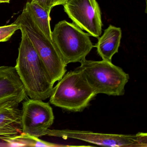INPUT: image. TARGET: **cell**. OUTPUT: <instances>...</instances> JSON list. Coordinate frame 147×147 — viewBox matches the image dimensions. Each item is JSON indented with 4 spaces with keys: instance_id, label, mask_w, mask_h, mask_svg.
Wrapping results in <instances>:
<instances>
[{
    "instance_id": "cell-14",
    "label": "cell",
    "mask_w": 147,
    "mask_h": 147,
    "mask_svg": "<svg viewBox=\"0 0 147 147\" xmlns=\"http://www.w3.org/2000/svg\"><path fill=\"white\" fill-rule=\"evenodd\" d=\"M20 29L19 25L13 23L11 24L0 26V42L8 41L15 32Z\"/></svg>"
},
{
    "instance_id": "cell-11",
    "label": "cell",
    "mask_w": 147,
    "mask_h": 147,
    "mask_svg": "<svg viewBox=\"0 0 147 147\" xmlns=\"http://www.w3.org/2000/svg\"><path fill=\"white\" fill-rule=\"evenodd\" d=\"M121 37L122 30L119 27L110 25L105 30L95 46L102 60L111 62L113 56L118 52Z\"/></svg>"
},
{
    "instance_id": "cell-9",
    "label": "cell",
    "mask_w": 147,
    "mask_h": 147,
    "mask_svg": "<svg viewBox=\"0 0 147 147\" xmlns=\"http://www.w3.org/2000/svg\"><path fill=\"white\" fill-rule=\"evenodd\" d=\"M27 96L15 67L0 66V105L13 100L20 104Z\"/></svg>"
},
{
    "instance_id": "cell-2",
    "label": "cell",
    "mask_w": 147,
    "mask_h": 147,
    "mask_svg": "<svg viewBox=\"0 0 147 147\" xmlns=\"http://www.w3.org/2000/svg\"><path fill=\"white\" fill-rule=\"evenodd\" d=\"M97 95L83 73L76 68L65 74L53 88L51 104L69 111L81 112Z\"/></svg>"
},
{
    "instance_id": "cell-10",
    "label": "cell",
    "mask_w": 147,
    "mask_h": 147,
    "mask_svg": "<svg viewBox=\"0 0 147 147\" xmlns=\"http://www.w3.org/2000/svg\"><path fill=\"white\" fill-rule=\"evenodd\" d=\"M19 104L13 100L0 105V136H12L22 133V110L19 108Z\"/></svg>"
},
{
    "instance_id": "cell-15",
    "label": "cell",
    "mask_w": 147,
    "mask_h": 147,
    "mask_svg": "<svg viewBox=\"0 0 147 147\" xmlns=\"http://www.w3.org/2000/svg\"><path fill=\"white\" fill-rule=\"evenodd\" d=\"M52 0H32V3H36L51 12L52 9Z\"/></svg>"
},
{
    "instance_id": "cell-8",
    "label": "cell",
    "mask_w": 147,
    "mask_h": 147,
    "mask_svg": "<svg viewBox=\"0 0 147 147\" xmlns=\"http://www.w3.org/2000/svg\"><path fill=\"white\" fill-rule=\"evenodd\" d=\"M53 110L49 103L29 99L24 101L22 109V132L39 138L45 136L53 124Z\"/></svg>"
},
{
    "instance_id": "cell-16",
    "label": "cell",
    "mask_w": 147,
    "mask_h": 147,
    "mask_svg": "<svg viewBox=\"0 0 147 147\" xmlns=\"http://www.w3.org/2000/svg\"><path fill=\"white\" fill-rule=\"evenodd\" d=\"M68 0H52V8L56 6L60 5H63Z\"/></svg>"
},
{
    "instance_id": "cell-4",
    "label": "cell",
    "mask_w": 147,
    "mask_h": 147,
    "mask_svg": "<svg viewBox=\"0 0 147 147\" xmlns=\"http://www.w3.org/2000/svg\"><path fill=\"white\" fill-rule=\"evenodd\" d=\"M13 24L24 29L53 83L60 80L66 74L67 64L54 43L45 36L25 7Z\"/></svg>"
},
{
    "instance_id": "cell-12",
    "label": "cell",
    "mask_w": 147,
    "mask_h": 147,
    "mask_svg": "<svg viewBox=\"0 0 147 147\" xmlns=\"http://www.w3.org/2000/svg\"><path fill=\"white\" fill-rule=\"evenodd\" d=\"M24 7L45 36L49 40L52 41V31L50 26V12L31 1H27Z\"/></svg>"
},
{
    "instance_id": "cell-13",
    "label": "cell",
    "mask_w": 147,
    "mask_h": 147,
    "mask_svg": "<svg viewBox=\"0 0 147 147\" xmlns=\"http://www.w3.org/2000/svg\"><path fill=\"white\" fill-rule=\"evenodd\" d=\"M0 139L4 141L9 146H32V147H66L69 145H61L43 141L38 138L29 134L22 133L12 136H0Z\"/></svg>"
},
{
    "instance_id": "cell-17",
    "label": "cell",
    "mask_w": 147,
    "mask_h": 147,
    "mask_svg": "<svg viewBox=\"0 0 147 147\" xmlns=\"http://www.w3.org/2000/svg\"><path fill=\"white\" fill-rule=\"evenodd\" d=\"M10 0H0V3H10Z\"/></svg>"
},
{
    "instance_id": "cell-1",
    "label": "cell",
    "mask_w": 147,
    "mask_h": 147,
    "mask_svg": "<svg viewBox=\"0 0 147 147\" xmlns=\"http://www.w3.org/2000/svg\"><path fill=\"white\" fill-rule=\"evenodd\" d=\"M15 67L30 99L44 100L50 97L54 88L45 67L24 29Z\"/></svg>"
},
{
    "instance_id": "cell-3",
    "label": "cell",
    "mask_w": 147,
    "mask_h": 147,
    "mask_svg": "<svg viewBox=\"0 0 147 147\" xmlns=\"http://www.w3.org/2000/svg\"><path fill=\"white\" fill-rule=\"evenodd\" d=\"M77 68L82 72L96 94H104L109 96H123L125 86L129 79V74L112 63L102 60L94 61L86 59Z\"/></svg>"
},
{
    "instance_id": "cell-5",
    "label": "cell",
    "mask_w": 147,
    "mask_h": 147,
    "mask_svg": "<svg viewBox=\"0 0 147 147\" xmlns=\"http://www.w3.org/2000/svg\"><path fill=\"white\" fill-rule=\"evenodd\" d=\"M88 33L74 23L60 21L51 33L52 42L66 64L80 62L94 46Z\"/></svg>"
},
{
    "instance_id": "cell-7",
    "label": "cell",
    "mask_w": 147,
    "mask_h": 147,
    "mask_svg": "<svg viewBox=\"0 0 147 147\" xmlns=\"http://www.w3.org/2000/svg\"><path fill=\"white\" fill-rule=\"evenodd\" d=\"M63 6L64 11L75 24L89 36H100L103 24L96 0H68Z\"/></svg>"
},
{
    "instance_id": "cell-6",
    "label": "cell",
    "mask_w": 147,
    "mask_h": 147,
    "mask_svg": "<svg viewBox=\"0 0 147 147\" xmlns=\"http://www.w3.org/2000/svg\"><path fill=\"white\" fill-rule=\"evenodd\" d=\"M45 136L74 139L93 144L108 147H146L147 134L138 132L135 135L105 134L88 131L70 129L47 130Z\"/></svg>"
}]
</instances>
